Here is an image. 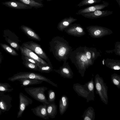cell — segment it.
<instances>
[{
    "label": "cell",
    "mask_w": 120,
    "mask_h": 120,
    "mask_svg": "<svg viewBox=\"0 0 120 120\" xmlns=\"http://www.w3.org/2000/svg\"><path fill=\"white\" fill-rule=\"evenodd\" d=\"M2 60V56L1 55L0 56V64Z\"/></svg>",
    "instance_id": "obj_38"
},
{
    "label": "cell",
    "mask_w": 120,
    "mask_h": 120,
    "mask_svg": "<svg viewBox=\"0 0 120 120\" xmlns=\"http://www.w3.org/2000/svg\"><path fill=\"white\" fill-rule=\"evenodd\" d=\"M48 88L44 86L29 87L25 88L24 90L30 96L36 100L43 104H48L49 103L44 93Z\"/></svg>",
    "instance_id": "obj_3"
},
{
    "label": "cell",
    "mask_w": 120,
    "mask_h": 120,
    "mask_svg": "<svg viewBox=\"0 0 120 120\" xmlns=\"http://www.w3.org/2000/svg\"><path fill=\"white\" fill-rule=\"evenodd\" d=\"M49 45L50 51L56 60L66 62L71 50L65 40L62 37L55 36L50 41Z\"/></svg>",
    "instance_id": "obj_1"
},
{
    "label": "cell",
    "mask_w": 120,
    "mask_h": 120,
    "mask_svg": "<svg viewBox=\"0 0 120 120\" xmlns=\"http://www.w3.org/2000/svg\"><path fill=\"white\" fill-rule=\"evenodd\" d=\"M104 60L103 61V65L104 64Z\"/></svg>",
    "instance_id": "obj_40"
},
{
    "label": "cell",
    "mask_w": 120,
    "mask_h": 120,
    "mask_svg": "<svg viewBox=\"0 0 120 120\" xmlns=\"http://www.w3.org/2000/svg\"><path fill=\"white\" fill-rule=\"evenodd\" d=\"M25 4L35 8H40L43 7V5L41 2L37 1L34 0H17Z\"/></svg>",
    "instance_id": "obj_18"
},
{
    "label": "cell",
    "mask_w": 120,
    "mask_h": 120,
    "mask_svg": "<svg viewBox=\"0 0 120 120\" xmlns=\"http://www.w3.org/2000/svg\"><path fill=\"white\" fill-rule=\"evenodd\" d=\"M109 4L104 1L103 3L90 6L79 10L76 14L78 15L93 12L98 10H100L107 7Z\"/></svg>",
    "instance_id": "obj_9"
},
{
    "label": "cell",
    "mask_w": 120,
    "mask_h": 120,
    "mask_svg": "<svg viewBox=\"0 0 120 120\" xmlns=\"http://www.w3.org/2000/svg\"><path fill=\"white\" fill-rule=\"evenodd\" d=\"M35 1H37L38 2H41L43 0H34Z\"/></svg>",
    "instance_id": "obj_37"
},
{
    "label": "cell",
    "mask_w": 120,
    "mask_h": 120,
    "mask_svg": "<svg viewBox=\"0 0 120 120\" xmlns=\"http://www.w3.org/2000/svg\"><path fill=\"white\" fill-rule=\"evenodd\" d=\"M23 60L22 63L27 68L34 71H39L38 67L37 65L31 63L23 59L22 58Z\"/></svg>",
    "instance_id": "obj_19"
},
{
    "label": "cell",
    "mask_w": 120,
    "mask_h": 120,
    "mask_svg": "<svg viewBox=\"0 0 120 120\" xmlns=\"http://www.w3.org/2000/svg\"><path fill=\"white\" fill-rule=\"evenodd\" d=\"M81 60L83 62H85L87 60V58L85 55H82L81 58Z\"/></svg>",
    "instance_id": "obj_29"
},
{
    "label": "cell",
    "mask_w": 120,
    "mask_h": 120,
    "mask_svg": "<svg viewBox=\"0 0 120 120\" xmlns=\"http://www.w3.org/2000/svg\"><path fill=\"white\" fill-rule=\"evenodd\" d=\"M113 82L116 85H118L119 83V81L115 79H113Z\"/></svg>",
    "instance_id": "obj_32"
},
{
    "label": "cell",
    "mask_w": 120,
    "mask_h": 120,
    "mask_svg": "<svg viewBox=\"0 0 120 120\" xmlns=\"http://www.w3.org/2000/svg\"><path fill=\"white\" fill-rule=\"evenodd\" d=\"M8 42L12 47L18 51L19 50L20 46L17 42L12 41L10 39L8 40Z\"/></svg>",
    "instance_id": "obj_25"
},
{
    "label": "cell",
    "mask_w": 120,
    "mask_h": 120,
    "mask_svg": "<svg viewBox=\"0 0 120 120\" xmlns=\"http://www.w3.org/2000/svg\"><path fill=\"white\" fill-rule=\"evenodd\" d=\"M47 115L49 117L54 118L57 113V106L55 102L46 104Z\"/></svg>",
    "instance_id": "obj_16"
},
{
    "label": "cell",
    "mask_w": 120,
    "mask_h": 120,
    "mask_svg": "<svg viewBox=\"0 0 120 120\" xmlns=\"http://www.w3.org/2000/svg\"><path fill=\"white\" fill-rule=\"evenodd\" d=\"M96 87L97 90L98 91H100L101 89V86L99 83H96Z\"/></svg>",
    "instance_id": "obj_27"
},
{
    "label": "cell",
    "mask_w": 120,
    "mask_h": 120,
    "mask_svg": "<svg viewBox=\"0 0 120 120\" xmlns=\"http://www.w3.org/2000/svg\"><path fill=\"white\" fill-rule=\"evenodd\" d=\"M9 84L7 83L0 82V91L4 92H10L13 90Z\"/></svg>",
    "instance_id": "obj_20"
},
{
    "label": "cell",
    "mask_w": 120,
    "mask_h": 120,
    "mask_svg": "<svg viewBox=\"0 0 120 120\" xmlns=\"http://www.w3.org/2000/svg\"><path fill=\"white\" fill-rule=\"evenodd\" d=\"M85 120H91V119L89 117L86 116L85 117L84 119Z\"/></svg>",
    "instance_id": "obj_36"
},
{
    "label": "cell",
    "mask_w": 120,
    "mask_h": 120,
    "mask_svg": "<svg viewBox=\"0 0 120 120\" xmlns=\"http://www.w3.org/2000/svg\"><path fill=\"white\" fill-rule=\"evenodd\" d=\"M22 58L24 59L31 63L34 64L38 66V67L41 66L40 65L34 60L28 57L22 55Z\"/></svg>",
    "instance_id": "obj_26"
},
{
    "label": "cell",
    "mask_w": 120,
    "mask_h": 120,
    "mask_svg": "<svg viewBox=\"0 0 120 120\" xmlns=\"http://www.w3.org/2000/svg\"><path fill=\"white\" fill-rule=\"evenodd\" d=\"M76 29L79 32H82L83 31L82 28L79 27H76Z\"/></svg>",
    "instance_id": "obj_30"
},
{
    "label": "cell",
    "mask_w": 120,
    "mask_h": 120,
    "mask_svg": "<svg viewBox=\"0 0 120 120\" xmlns=\"http://www.w3.org/2000/svg\"><path fill=\"white\" fill-rule=\"evenodd\" d=\"M47 1H50L52 0H46Z\"/></svg>",
    "instance_id": "obj_41"
},
{
    "label": "cell",
    "mask_w": 120,
    "mask_h": 120,
    "mask_svg": "<svg viewBox=\"0 0 120 120\" xmlns=\"http://www.w3.org/2000/svg\"><path fill=\"white\" fill-rule=\"evenodd\" d=\"M31 110L36 116L45 120L48 119L46 110V104H43L32 108Z\"/></svg>",
    "instance_id": "obj_10"
},
{
    "label": "cell",
    "mask_w": 120,
    "mask_h": 120,
    "mask_svg": "<svg viewBox=\"0 0 120 120\" xmlns=\"http://www.w3.org/2000/svg\"><path fill=\"white\" fill-rule=\"evenodd\" d=\"M21 28L22 31L30 38L39 41L41 39L39 36L30 28L25 25L21 26Z\"/></svg>",
    "instance_id": "obj_12"
},
{
    "label": "cell",
    "mask_w": 120,
    "mask_h": 120,
    "mask_svg": "<svg viewBox=\"0 0 120 120\" xmlns=\"http://www.w3.org/2000/svg\"><path fill=\"white\" fill-rule=\"evenodd\" d=\"M101 33V31L99 30H97L94 32V34L96 35H98Z\"/></svg>",
    "instance_id": "obj_33"
},
{
    "label": "cell",
    "mask_w": 120,
    "mask_h": 120,
    "mask_svg": "<svg viewBox=\"0 0 120 120\" xmlns=\"http://www.w3.org/2000/svg\"><path fill=\"white\" fill-rule=\"evenodd\" d=\"M48 99L47 100L48 103L55 102L56 95L55 91L51 89L49 90L48 91Z\"/></svg>",
    "instance_id": "obj_24"
},
{
    "label": "cell",
    "mask_w": 120,
    "mask_h": 120,
    "mask_svg": "<svg viewBox=\"0 0 120 120\" xmlns=\"http://www.w3.org/2000/svg\"><path fill=\"white\" fill-rule=\"evenodd\" d=\"M39 71L41 72L48 73L53 70L52 65H48L38 67Z\"/></svg>",
    "instance_id": "obj_23"
},
{
    "label": "cell",
    "mask_w": 120,
    "mask_h": 120,
    "mask_svg": "<svg viewBox=\"0 0 120 120\" xmlns=\"http://www.w3.org/2000/svg\"><path fill=\"white\" fill-rule=\"evenodd\" d=\"M28 78L41 80L49 83L53 86L57 87V85L46 77L40 74L30 72H21L14 74L8 79L11 82H14L22 78Z\"/></svg>",
    "instance_id": "obj_2"
},
{
    "label": "cell",
    "mask_w": 120,
    "mask_h": 120,
    "mask_svg": "<svg viewBox=\"0 0 120 120\" xmlns=\"http://www.w3.org/2000/svg\"><path fill=\"white\" fill-rule=\"evenodd\" d=\"M19 49L22 55L34 60L38 63L41 66L52 65L40 57L33 51L22 45L20 46Z\"/></svg>",
    "instance_id": "obj_5"
},
{
    "label": "cell",
    "mask_w": 120,
    "mask_h": 120,
    "mask_svg": "<svg viewBox=\"0 0 120 120\" xmlns=\"http://www.w3.org/2000/svg\"><path fill=\"white\" fill-rule=\"evenodd\" d=\"M86 55L87 59H90L91 57V55L90 52H87L86 53Z\"/></svg>",
    "instance_id": "obj_31"
},
{
    "label": "cell",
    "mask_w": 120,
    "mask_h": 120,
    "mask_svg": "<svg viewBox=\"0 0 120 120\" xmlns=\"http://www.w3.org/2000/svg\"><path fill=\"white\" fill-rule=\"evenodd\" d=\"M101 0H82L78 5L79 7L100 2Z\"/></svg>",
    "instance_id": "obj_22"
},
{
    "label": "cell",
    "mask_w": 120,
    "mask_h": 120,
    "mask_svg": "<svg viewBox=\"0 0 120 120\" xmlns=\"http://www.w3.org/2000/svg\"><path fill=\"white\" fill-rule=\"evenodd\" d=\"M112 11L108 10H98L88 13L82 14L81 15L85 17L94 19L107 16L112 14Z\"/></svg>",
    "instance_id": "obj_11"
},
{
    "label": "cell",
    "mask_w": 120,
    "mask_h": 120,
    "mask_svg": "<svg viewBox=\"0 0 120 120\" xmlns=\"http://www.w3.org/2000/svg\"><path fill=\"white\" fill-rule=\"evenodd\" d=\"M17 80L20 82L21 87H25L30 85H37L42 83L43 81L39 79L28 78H22Z\"/></svg>",
    "instance_id": "obj_14"
},
{
    "label": "cell",
    "mask_w": 120,
    "mask_h": 120,
    "mask_svg": "<svg viewBox=\"0 0 120 120\" xmlns=\"http://www.w3.org/2000/svg\"><path fill=\"white\" fill-rule=\"evenodd\" d=\"M76 20V19L71 17L64 18L57 25V28L59 30L62 31L71 23Z\"/></svg>",
    "instance_id": "obj_15"
},
{
    "label": "cell",
    "mask_w": 120,
    "mask_h": 120,
    "mask_svg": "<svg viewBox=\"0 0 120 120\" xmlns=\"http://www.w3.org/2000/svg\"><path fill=\"white\" fill-rule=\"evenodd\" d=\"M68 98L64 95L61 97L59 102V111L60 113L63 115L66 111L68 104Z\"/></svg>",
    "instance_id": "obj_17"
},
{
    "label": "cell",
    "mask_w": 120,
    "mask_h": 120,
    "mask_svg": "<svg viewBox=\"0 0 120 120\" xmlns=\"http://www.w3.org/2000/svg\"><path fill=\"white\" fill-rule=\"evenodd\" d=\"M89 89L90 91L92 90L93 89L94 85L93 83L92 82L90 83L88 85Z\"/></svg>",
    "instance_id": "obj_28"
},
{
    "label": "cell",
    "mask_w": 120,
    "mask_h": 120,
    "mask_svg": "<svg viewBox=\"0 0 120 120\" xmlns=\"http://www.w3.org/2000/svg\"><path fill=\"white\" fill-rule=\"evenodd\" d=\"M113 68L115 70H119L120 69V68L119 66L116 65L114 66Z\"/></svg>",
    "instance_id": "obj_34"
},
{
    "label": "cell",
    "mask_w": 120,
    "mask_h": 120,
    "mask_svg": "<svg viewBox=\"0 0 120 120\" xmlns=\"http://www.w3.org/2000/svg\"><path fill=\"white\" fill-rule=\"evenodd\" d=\"M4 92L0 91V98L4 94Z\"/></svg>",
    "instance_id": "obj_35"
},
{
    "label": "cell",
    "mask_w": 120,
    "mask_h": 120,
    "mask_svg": "<svg viewBox=\"0 0 120 120\" xmlns=\"http://www.w3.org/2000/svg\"><path fill=\"white\" fill-rule=\"evenodd\" d=\"M22 45L33 51L50 64L52 65L50 60L39 44L32 41L24 43Z\"/></svg>",
    "instance_id": "obj_4"
},
{
    "label": "cell",
    "mask_w": 120,
    "mask_h": 120,
    "mask_svg": "<svg viewBox=\"0 0 120 120\" xmlns=\"http://www.w3.org/2000/svg\"><path fill=\"white\" fill-rule=\"evenodd\" d=\"M2 112L1 111V110H0V116Z\"/></svg>",
    "instance_id": "obj_39"
},
{
    "label": "cell",
    "mask_w": 120,
    "mask_h": 120,
    "mask_svg": "<svg viewBox=\"0 0 120 120\" xmlns=\"http://www.w3.org/2000/svg\"><path fill=\"white\" fill-rule=\"evenodd\" d=\"M19 111L17 113V118L21 117L26 107L29 105L32 104L33 102L31 99L22 92L19 93Z\"/></svg>",
    "instance_id": "obj_6"
},
{
    "label": "cell",
    "mask_w": 120,
    "mask_h": 120,
    "mask_svg": "<svg viewBox=\"0 0 120 120\" xmlns=\"http://www.w3.org/2000/svg\"><path fill=\"white\" fill-rule=\"evenodd\" d=\"M12 98L9 94H4L0 98V109L3 112L8 111L12 107Z\"/></svg>",
    "instance_id": "obj_7"
},
{
    "label": "cell",
    "mask_w": 120,
    "mask_h": 120,
    "mask_svg": "<svg viewBox=\"0 0 120 120\" xmlns=\"http://www.w3.org/2000/svg\"><path fill=\"white\" fill-rule=\"evenodd\" d=\"M0 45L4 49L11 55L14 56L18 55V54L15 50L8 45L2 43H0Z\"/></svg>",
    "instance_id": "obj_21"
},
{
    "label": "cell",
    "mask_w": 120,
    "mask_h": 120,
    "mask_svg": "<svg viewBox=\"0 0 120 120\" xmlns=\"http://www.w3.org/2000/svg\"><path fill=\"white\" fill-rule=\"evenodd\" d=\"M54 71L60 74L63 77L69 78L70 74V71L68 63L66 62H64L63 65L60 67L59 69H53Z\"/></svg>",
    "instance_id": "obj_13"
},
{
    "label": "cell",
    "mask_w": 120,
    "mask_h": 120,
    "mask_svg": "<svg viewBox=\"0 0 120 120\" xmlns=\"http://www.w3.org/2000/svg\"><path fill=\"white\" fill-rule=\"evenodd\" d=\"M2 4L8 7L18 9H30L32 8L19 1L11 0L3 2Z\"/></svg>",
    "instance_id": "obj_8"
}]
</instances>
